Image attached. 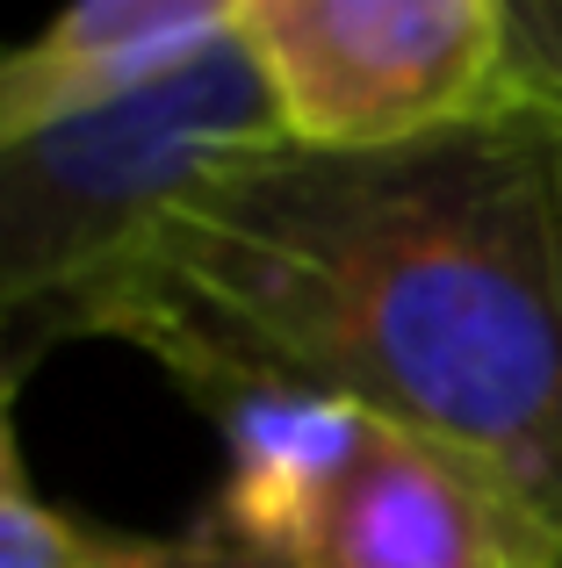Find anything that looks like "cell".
Segmentation results:
<instances>
[{
    "label": "cell",
    "mask_w": 562,
    "mask_h": 568,
    "mask_svg": "<svg viewBox=\"0 0 562 568\" xmlns=\"http://www.w3.org/2000/svg\"><path fill=\"white\" fill-rule=\"evenodd\" d=\"M274 144L289 138L239 37L130 101L0 144V353L58 338L181 194Z\"/></svg>",
    "instance_id": "cell-2"
},
{
    "label": "cell",
    "mask_w": 562,
    "mask_h": 568,
    "mask_svg": "<svg viewBox=\"0 0 562 568\" xmlns=\"http://www.w3.org/2000/svg\"><path fill=\"white\" fill-rule=\"evenodd\" d=\"M109 568H295V555L274 540H253V532H239L231 518L210 511L173 540H123V555Z\"/></svg>",
    "instance_id": "cell-8"
},
{
    "label": "cell",
    "mask_w": 562,
    "mask_h": 568,
    "mask_svg": "<svg viewBox=\"0 0 562 568\" xmlns=\"http://www.w3.org/2000/svg\"><path fill=\"white\" fill-rule=\"evenodd\" d=\"M505 29L520 109H541L562 123V0H505Z\"/></svg>",
    "instance_id": "cell-9"
},
{
    "label": "cell",
    "mask_w": 562,
    "mask_h": 568,
    "mask_svg": "<svg viewBox=\"0 0 562 568\" xmlns=\"http://www.w3.org/2000/svg\"><path fill=\"white\" fill-rule=\"evenodd\" d=\"M123 540L87 532L80 518L37 497L14 446V375H0V568H109Z\"/></svg>",
    "instance_id": "cell-7"
},
{
    "label": "cell",
    "mask_w": 562,
    "mask_h": 568,
    "mask_svg": "<svg viewBox=\"0 0 562 568\" xmlns=\"http://www.w3.org/2000/svg\"><path fill=\"white\" fill-rule=\"evenodd\" d=\"M202 403L224 432V483L210 511L274 547L295 540L310 504L339 483V468L375 425V410L303 382H224Z\"/></svg>",
    "instance_id": "cell-6"
},
{
    "label": "cell",
    "mask_w": 562,
    "mask_h": 568,
    "mask_svg": "<svg viewBox=\"0 0 562 568\" xmlns=\"http://www.w3.org/2000/svg\"><path fill=\"white\" fill-rule=\"evenodd\" d=\"M289 555L295 568H562V532L483 460L375 417Z\"/></svg>",
    "instance_id": "cell-4"
},
{
    "label": "cell",
    "mask_w": 562,
    "mask_h": 568,
    "mask_svg": "<svg viewBox=\"0 0 562 568\" xmlns=\"http://www.w3.org/2000/svg\"><path fill=\"white\" fill-rule=\"evenodd\" d=\"M66 332L181 388L303 382L483 460L562 532V123L274 144L167 209Z\"/></svg>",
    "instance_id": "cell-1"
},
{
    "label": "cell",
    "mask_w": 562,
    "mask_h": 568,
    "mask_svg": "<svg viewBox=\"0 0 562 568\" xmlns=\"http://www.w3.org/2000/svg\"><path fill=\"white\" fill-rule=\"evenodd\" d=\"M231 37L303 152H390L520 109L505 0H239Z\"/></svg>",
    "instance_id": "cell-3"
},
{
    "label": "cell",
    "mask_w": 562,
    "mask_h": 568,
    "mask_svg": "<svg viewBox=\"0 0 562 568\" xmlns=\"http://www.w3.org/2000/svg\"><path fill=\"white\" fill-rule=\"evenodd\" d=\"M239 0H66L51 29L0 51V144L109 109L231 43Z\"/></svg>",
    "instance_id": "cell-5"
}]
</instances>
